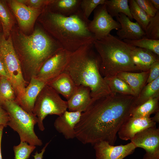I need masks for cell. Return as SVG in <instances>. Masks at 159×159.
<instances>
[{
	"mask_svg": "<svg viewBox=\"0 0 159 159\" xmlns=\"http://www.w3.org/2000/svg\"><path fill=\"white\" fill-rule=\"evenodd\" d=\"M155 97H159V77L144 86L136 98L134 108L149 99Z\"/></svg>",
	"mask_w": 159,
	"mask_h": 159,
	"instance_id": "603a6c76",
	"label": "cell"
},
{
	"mask_svg": "<svg viewBox=\"0 0 159 159\" xmlns=\"http://www.w3.org/2000/svg\"><path fill=\"white\" fill-rule=\"evenodd\" d=\"M15 99V93L11 83L7 77L0 76V104L6 101Z\"/></svg>",
	"mask_w": 159,
	"mask_h": 159,
	"instance_id": "f546056e",
	"label": "cell"
},
{
	"mask_svg": "<svg viewBox=\"0 0 159 159\" xmlns=\"http://www.w3.org/2000/svg\"><path fill=\"white\" fill-rule=\"evenodd\" d=\"M0 24H1V23H0Z\"/></svg>",
	"mask_w": 159,
	"mask_h": 159,
	"instance_id": "7bdbcfd3",
	"label": "cell"
},
{
	"mask_svg": "<svg viewBox=\"0 0 159 159\" xmlns=\"http://www.w3.org/2000/svg\"><path fill=\"white\" fill-rule=\"evenodd\" d=\"M145 32V38L159 40V10L154 16L150 17Z\"/></svg>",
	"mask_w": 159,
	"mask_h": 159,
	"instance_id": "4dcf8cb0",
	"label": "cell"
},
{
	"mask_svg": "<svg viewBox=\"0 0 159 159\" xmlns=\"http://www.w3.org/2000/svg\"><path fill=\"white\" fill-rule=\"evenodd\" d=\"M44 11L42 23L44 29L65 49L72 53L95 40L88 28L90 20L85 18L81 9L68 16L52 12L47 7Z\"/></svg>",
	"mask_w": 159,
	"mask_h": 159,
	"instance_id": "7a4b0ae2",
	"label": "cell"
},
{
	"mask_svg": "<svg viewBox=\"0 0 159 159\" xmlns=\"http://www.w3.org/2000/svg\"><path fill=\"white\" fill-rule=\"evenodd\" d=\"M159 97L149 99L133 110L131 116L134 117H150V115L159 110Z\"/></svg>",
	"mask_w": 159,
	"mask_h": 159,
	"instance_id": "d4e9b609",
	"label": "cell"
},
{
	"mask_svg": "<svg viewBox=\"0 0 159 159\" xmlns=\"http://www.w3.org/2000/svg\"><path fill=\"white\" fill-rule=\"evenodd\" d=\"M93 145L96 159H123L132 154L136 148L131 142L125 145L114 146L101 141Z\"/></svg>",
	"mask_w": 159,
	"mask_h": 159,
	"instance_id": "7c38bea8",
	"label": "cell"
},
{
	"mask_svg": "<svg viewBox=\"0 0 159 159\" xmlns=\"http://www.w3.org/2000/svg\"><path fill=\"white\" fill-rule=\"evenodd\" d=\"M154 8L158 10H159V0H150Z\"/></svg>",
	"mask_w": 159,
	"mask_h": 159,
	"instance_id": "60d3db41",
	"label": "cell"
},
{
	"mask_svg": "<svg viewBox=\"0 0 159 159\" xmlns=\"http://www.w3.org/2000/svg\"><path fill=\"white\" fill-rule=\"evenodd\" d=\"M50 141L47 143L43 148L41 150V152L38 153L37 151H36L34 155H33L34 159H42L43 157V154L45 151Z\"/></svg>",
	"mask_w": 159,
	"mask_h": 159,
	"instance_id": "74e56055",
	"label": "cell"
},
{
	"mask_svg": "<svg viewBox=\"0 0 159 159\" xmlns=\"http://www.w3.org/2000/svg\"><path fill=\"white\" fill-rule=\"evenodd\" d=\"M158 77H159V61H158L154 62L150 66L146 84L152 82Z\"/></svg>",
	"mask_w": 159,
	"mask_h": 159,
	"instance_id": "d590c367",
	"label": "cell"
},
{
	"mask_svg": "<svg viewBox=\"0 0 159 159\" xmlns=\"http://www.w3.org/2000/svg\"><path fill=\"white\" fill-rule=\"evenodd\" d=\"M156 124L150 117L130 116L123 123L117 132L120 139L131 140L136 134L143 130L156 127Z\"/></svg>",
	"mask_w": 159,
	"mask_h": 159,
	"instance_id": "4fadbf2b",
	"label": "cell"
},
{
	"mask_svg": "<svg viewBox=\"0 0 159 159\" xmlns=\"http://www.w3.org/2000/svg\"><path fill=\"white\" fill-rule=\"evenodd\" d=\"M152 120L155 123H159V110H158L156 112L154 116L151 118Z\"/></svg>",
	"mask_w": 159,
	"mask_h": 159,
	"instance_id": "b9f144b4",
	"label": "cell"
},
{
	"mask_svg": "<svg viewBox=\"0 0 159 159\" xmlns=\"http://www.w3.org/2000/svg\"><path fill=\"white\" fill-rule=\"evenodd\" d=\"M9 120V116L6 111L0 105V125H3L4 127L7 126Z\"/></svg>",
	"mask_w": 159,
	"mask_h": 159,
	"instance_id": "8d00e7d4",
	"label": "cell"
},
{
	"mask_svg": "<svg viewBox=\"0 0 159 159\" xmlns=\"http://www.w3.org/2000/svg\"><path fill=\"white\" fill-rule=\"evenodd\" d=\"M1 105L9 115L7 125L18 133L21 142L35 146L42 145L34 131V126L37 123L36 116L24 110L15 100L6 101Z\"/></svg>",
	"mask_w": 159,
	"mask_h": 159,
	"instance_id": "8992f818",
	"label": "cell"
},
{
	"mask_svg": "<svg viewBox=\"0 0 159 159\" xmlns=\"http://www.w3.org/2000/svg\"><path fill=\"white\" fill-rule=\"evenodd\" d=\"M136 98L115 92L92 98L75 127V138L84 144L105 141L114 145L120 127L131 116Z\"/></svg>",
	"mask_w": 159,
	"mask_h": 159,
	"instance_id": "6da1fadb",
	"label": "cell"
},
{
	"mask_svg": "<svg viewBox=\"0 0 159 159\" xmlns=\"http://www.w3.org/2000/svg\"><path fill=\"white\" fill-rule=\"evenodd\" d=\"M88 28L95 40H99L110 34L112 30L119 29L120 25L108 13L105 4L95 9L93 19L90 20Z\"/></svg>",
	"mask_w": 159,
	"mask_h": 159,
	"instance_id": "9c48e42d",
	"label": "cell"
},
{
	"mask_svg": "<svg viewBox=\"0 0 159 159\" xmlns=\"http://www.w3.org/2000/svg\"><path fill=\"white\" fill-rule=\"evenodd\" d=\"M104 78L111 92L136 97L135 94L129 85L117 75L104 77Z\"/></svg>",
	"mask_w": 159,
	"mask_h": 159,
	"instance_id": "484cf974",
	"label": "cell"
},
{
	"mask_svg": "<svg viewBox=\"0 0 159 159\" xmlns=\"http://www.w3.org/2000/svg\"><path fill=\"white\" fill-rule=\"evenodd\" d=\"M71 53L63 49L46 60L34 77L47 83L64 72Z\"/></svg>",
	"mask_w": 159,
	"mask_h": 159,
	"instance_id": "30bf717a",
	"label": "cell"
},
{
	"mask_svg": "<svg viewBox=\"0 0 159 159\" xmlns=\"http://www.w3.org/2000/svg\"><path fill=\"white\" fill-rule=\"evenodd\" d=\"M94 42L84 45L71 53L64 72L76 86L89 87L92 98H96L111 92L100 73V59L94 50Z\"/></svg>",
	"mask_w": 159,
	"mask_h": 159,
	"instance_id": "3957f363",
	"label": "cell"
},
{
	"mask_svg": "<svg viewBox=\"0 0 159 159\" xmlns=\"http://www.w3.org/2000/svg\"><path fill=\"white\" fill-rule=\"evenodd\" d=\"M0 76H3L7 77H8L3 63L0 58Z\"/></svg>",
	"mask_w": 159,
	"mask_h": 159,
	"instance_id": "f35d334b",
	"label": "cell"
},
{
	"mask_svg": "<svg viewBox=\"0 0 159 159\" xmlns=\"http://www.w3.org/2000/svg\"><path fill=\"white\" fill-rule=\"evenodd\" d=\"M81 0H50L47 6L52 12L68 16L80 10Z\"/></svg>",
	"mask_w": 159,
	"mask_h": 159,
	"instance_id": "44dd1931",
	"label": "cell"
},
{
	"mask_svg": "<svg viewBox=\"0 0 159 159\" xmlns=\"http://www.w3.org/2000/svg\"><path fill=\"white\" fill-rule=\"evenodd\" d=\"M67 100L74 90L76 85L66 72H64L47 84Z\"/></svg>",
	"mask_w": 159,
	"mask_h": 159,
	"instance_id": "ffe728a7",
	"label": "cell"
},
{
	"mask_svg": "<svg viewBox=\"0 0 159 159\" xmlns=\"http://www.w3.org/2000/svg\"><path fill=\"white\" fill-rule=\"evenodd\" d=\"M19 2L34 9H42L45 8L50 0H18Z\"/></svg>",
	"mask_w": 159,
	"mask_h": 159,
	"instance_id": "e575fe53",
	"label": "cell"
},
{
	"mask_svg": "<svg viewBox=\"0 0 159 159\" xmlns=\"http://www.w3.org/2000/svg\"><path fill=\"white\" fill-rule=\"evenodd\" d=\"M9 2L19 25L23 29L31 27L42 11V9L31 8L18 0H10Z\"/></svg>",
	"mask_w": 159,
	"mask_h": 159,
	"instance_id": "5bb4252c",
	"label": "cell"
},
{
	"mask_svg": "<svg viewBox=\"0 0 159 159\" xmlns=\"http://www.w3.org/2000/svg\"></svg>",
	"mask_w": 159,
	"mask_h": 159,
	"instance_id": "ee69618b",
	"label": "cell"
},
{
	"mask_svg": "<svg viewBox=\"0 0 159 159\" xmlns=\"http://www.w3.org/2000/svg\"><path fill=\"white\" fill-rule=\"evenodd\" d=\"M36 146L21 142L18 145L13 147L15 159H28Z\"/></svg>",
	"mask_w": 159,
	"mask_h": 159,
	"instance_id": "1f68e13d",
	"label": "cell"
},
{
	"mask_svg": "<svg viewBox=\"0 0 159 159\" xmlns=\"http://www.w3.org/2000/svg\"><path fill=\"white\" fill-rule=\"evenodd\" d=\"M130 140L136 148L145 150L143 159H159V128L146 129L136 134Z\"/></svg>",
	"mask_w": 159,
	"mask_h": 159,
	"instance_id": "8fae6325",
	"label": "cell"
},
{
	"mask_svg": "<svg viewBox=\"0 0 159 159\" xmlns=\"http://www.w3.org/2000/svg\"><path fill=\"white\" fill-rule=\"evenodd\" d=\"M128 3L132 18L136 21L145 32L150 17L139 6L135 0H128Z\"/></svg>",
	"mask_w": 159,
	"mask_h": 159,
	"instance_id": "83f0119b",
	"label": "cell"
},
{
	"mask_svg": "<svg viewBox=\"0 0 159 159\" xmlns=\"http://www.w3.org/2000/svg\"><path fill=\"white\" fill-rule=\"evenodd\" d=\"M93 43L100 57V71L103 77L138 70L131 55L135 47L110 34L95 40Z\"/></svg>",
	"mask_w": 159,
	"mask_h": 159,
	"instance_id": "277c9868",
	"label": "cell"
},
{
	"mask_svg": "<svg viewBox=\"0 0 159 159\" xmlns=\"http://www.w3.org/2000/svg\"><path fill=\"white\" fill-rule=\"evenodd\" d=\"M116 18L120 25L117 32L119 39L133 40L145 37V32L139 24L132 21L125 14L120 13Z\"/></svg>",
	"mask_w": 159,
	"mask_h": 159,
	"instance_id": "2e32d148",
	"label": "cell"
},
{
	"mask_svg": "<svg viewBox=\"0 0 159 159\" xmlns=\"http://www.w3.org/2000/svg\"><path fill=\"white\" fill-rule=\"evenodd\" d=\"M68 108L67 101L62 99L51 87L46 85L43 88L35 102L33 113L37 118L39 130L45 129L43 121L48 115H61Z\"/></svg>",
	"mask_w": 159,
	"mask_h": 159,
	"instance_id": "ba28073f",
	"label": "cell"
},
{
	"mask_svg": "<svg viewBox=\"0 0 159 159\" xmlns=\"http://www.w3.org/2000/svg\"><path fill=\"white\" fill-rule=\"evenodd\" d=\"M105 4L108 13L112 17H116L120 14L123 13L130 20L132 19L128 0H106Z\"/></svg>",
	"mask_w": 159,
	"mask_h": 159,
	"instance_id": "cb8c5ba5",
	"label": "cell"
},
{
	"mask_svg": "<svg viewBox=\"0 0 159 159\" xmlns=\"http://www.w3.org/2000/svg\"><path fill=\"white\" fill-rule=\"evenodd\" d=\"M4 127L3 125H0V159H2L1 150V143L3 129Z\"/></svg>",
	"mask_w": 159,
	"mask_h": 159,
	"instance_id": "ab89813d",
	"label": "cell"
},
{
	"mask_svg": "<svg viewBox=\"0 0 159 159\" xmlns=\"http://www.w3.org/2000/svg\"><path fill=\"white\" fill-rule=\"evenodd\" d=\"M47 84V83L40 80L34 77H32L29 85L26 88L23 96L17 103L26 112L33 114L37 97Z\"/></svg>",
	"mask_w": 159,
	"mask_h": 159,
	"instance_id": "e0dca14e",
	"label": "cell"
},
{
	"mask_svg": "<svg viewBox=\"0 0 159 159\" xmlns=\"http://www.w3.org/2000/svg\"><path fill=\"white\" fill-rule=\"evenodd\" d=\"M82 112L67 110L56 118L54 123L56 130L67 139L75 138V127L79 121Z\"/></svg>",
	"mask_w": 159,
	"mask_h": 159,
	"instance_id": "9a60e30c",
	"label": "cell"
},
{
	"mask_svg": "<svg viewBox=\"0 0 159 159\" xmlns=\"http://www.w3.org/2000/svg\"><path fill=\"white\" fill-rule=\"evenodd\" d=\"M149 71L134 73L124 72L117 76L124 80L130 87L137 97L146 84Z\"/></svg>",
	"mask_w": 159,
	"mask_h": 159,
	"instance_id": "7402d4cb",
	"label": "cell"
},
{
	"mask_svg": "<svg viewBox=\"0 0 159 159\" xmlns=\"http://www.w3.org/2000/svg\"><path fill=\"white\" fill-rule=\"evenodd\" d=\"M131 55L133 62L138 70L149 71L153 63L159 61V56L153 52L139 47H135Z\"/></svg>",
	"mask_w": 159,
	"mask_h": 159,
	"instance_id": "d6986e66",
	"label": "cell"
},
{
	"mask_svg": "<svg viewBox=\"0 0 159 159\" xmlns=\"http://www.w3.org/2000/svg\"><path fill=\"white\" fill-rule=\"evenodd\" d=\"M0 22L5 37L9 36L13 24V20L9 10L5 1L0 0Z\"/></svg>",
	"mask_w": 159,
	"mask_h": 159,
	"instance_id": "4316f807",
	"label": "cell"
},
{
	"mask_svg": "<svg viewBox=\"0 0 159 159\" xmlns=\"http://www.w3.org/2000/svg\"><path fill=\"white\" fill-rule=\"evenodd\" d=\"M19 39L24 66L31 77L35 76L46 60L63 49L57 41L42 29L35 30L29 35L21 34Z\"/></svg>",
	"mask_w": 159,
	"mask_h": 159,
	"instance_id": "5b68a950",
	"label": "cell"
},
{
	"mask_svg": "<svg viewBox=\"0 0 159 159\" xmlns=\"http://www.w3.org/2000/svg\"><path fill=\"white\" fill-rule=\"evenodd\" d=\"M90 90L82 85L77 86L73 93L67 100L70 111L85 112L92 100Z\"/></svg>",
	"mask_w": 159,
	"mask_h": 159,
	"instance_id": "ac0fdd59",
	"label": "cell"
},
{
	"mask_svg": "<svg viewBox=\"0 0 159 159\" xmlns=\"http://www.w3.org/2000/svg\"><path fill=\"white\" fill-rule=\"evenodd\" d=\"M106 0H81L80 9L85 18L89 19L92 12L99 5L105 4Z\"/></svg>",
	"mask_w": 159,
	"mask_h": 159,
	"instance_id": "d6a6232c",
	"label": "cell"
},
{
	"mask_svg": "<svg viewBox=\"0 0 159 159\" xmlns=\"http://www.w3.org/2000/svg\"><path fill=\"white\" fill-rule=\"evenodd\" d=\"M0 58L14 90L15 101L18 102L23 96L25 89L26 81L21 65L13 45L11 36L6 38L0 32Z\"/></svg>",
	"mask_w": 159,
	"mask_h": 159,
	"instance_id": "52a82bcc",
	"label": "cell"
},
{
	"mask_svg": "<svg viewBox=\"0 0 159 159\" xmlns=\"http://www.w3.org/2000/svg\"><path fill=\"white\" fill-rule=\"evenodd\" d=\"M123 41L132 46L146 49L159 56V40L145 37L136 40L124 39Z\"/></svg>",
	"mask_w": 159,
	"mask_h": 159,
	"instance_id": "f1b7e54d",
	"label": "cell"
},
{
	"mask_svg": "<svg viewBox=\"0 0 159 159\" xmlns=\"http://www.w3.org/2000/svg\"><path fill=\"white\" fill-rule=\"evenodd\" d=\"M139 6L150 17L154 16L159 11L153 6L150 0H135Z\"/></svg>",
	"mask_w": 159,
	"mask_h": 159,
	"instance_id": "836d02e7",
	"label": "cell"
}]
</instances>
